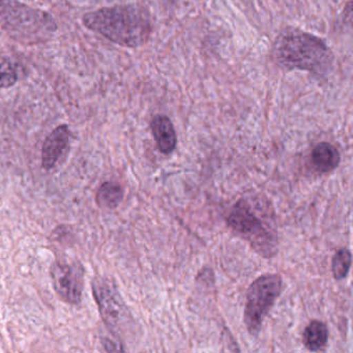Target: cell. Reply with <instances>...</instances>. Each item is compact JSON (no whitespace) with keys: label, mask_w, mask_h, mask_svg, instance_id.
<instances>
[{"label":"cell","mask_w":353,"mask_h":353,"mask_svg":"<svg viewBox=\"0 0 353 353\" xmlns=\"http://www.w3.org/2000/svg\"><path fill=\"white\" fill-rule=\"evenodd\" d=\"M88 30L119 46L139 48L150 41L154 24L148 9L139 5L114 6L83 16Z\"/></svg>","instance_id":"obj_1"},{"label":"cell","mask_w":353,"mask_h":353,"mask_svg":"<svg viewBox=\"0 0 353 353\" xmlns=\"http://www.w3.org/2000/svg\"><path fill=\"white\" fill-rule=\"evenodd\" d=\"M274 55L279 65L289 70H303L325 76L334 63L327 45L317 37L299 30H285L276 38Z\"/></svg>","instance_id":"obj_2"},{"label":"cell","mask_w":353,"mask_h":353,"mask_svg":"<svg viewBox=\"0 0 353 353\" xmlns=\"http://www.w3.org/2000/svg\"><path fill=\"white\" fill-rule=\"evenodd\" d=\"M0 28L12 40L23 45L48 42L59 28L50 14L21 0H0Z\"/></svg>","instance_id":"obj_3"},{"label":"cell","mask_w":353,"mask_h":353,"mask_svg":"<svg viewBox=\"0 0 353 353\" xmlns=\"http://www.w3.org/2000/svg\"><path fill=\"white\" fill-rule=\"evenodd\" d=\"M229 227L249 241L259 255L272 258L278 253V233L272 221L247 198L235 203L227 218Z\"/></svg>","instance_id":"obj_4"},{"label":"cell","mask_w":353,"mask_h":353,"mask_svg":"<svg viewBox=\"0 0 353 353\" xmlns=\"http://www.w3.org/2000/svg\"><path fill=\"white\" fill-rule=\"evenodd\" d=\"M282 276L278 274H266L254 281L245 299L243 322L252 336H257L264 318L282 292Z\"/></svg>","instance_id":"obj_5"},{"label":"cell","mask_w":353,"mask_h":353,"mask_svg":"<svg viewBox=\"0 0 353 353\" xmlns=\"http://www.w3.org/2000/svg\"><path fill=\"white\" fill-rule=\"evenodd\" d=\"M53 288L59 299L70 305L81 303L84 288V268L78 261L59 260L50 270Z\"/></svg>","instance_id":"obj_6"},{"label":"cell","mask_w":353,"mask_h":353,"mask_svg":"<svg viewBox=\"0 0 353 353\" xmlns=\"http://www.w3.org/2000/svg\"><path fill=\"white\" fill-rule=\"evenodd\" d=\"M92 286L103 321L108 326L109 330L115 332L123 314V303L117 289L104 278L94 279Z\"/></svg>","instance_id":"obj_7"},{"label":"cell","mask_w":353,"mask_h":353,"mask_svg":"<svg viewBox=\"0 0 353 353\" xmlns=\"http://www.w3.org/2000/svg\"><path fill=\"white\" fill-rule=\"evenodd\" d=\"M70 144V129L67 125L55 128L45 140L42 148V166L46 170L54 168Z\"/></svg>","instance_id":"obj_8"},{"label":"cell","mask_w":353,"mask_h":353,"mask_svg":"<svg viewBox=\"0 0 353 353\" xmlns=\"http://www.w3.org/2000/svg\"><path fill=\"white\" fill-rule=\"evenodd\" d=\"M150 128L159 150L164 154H170L174 152L177 137L170 119L165 115H156L152 119Z\"/></svg>","instance_id":"obj_9"},{"label":"cell","mask_w":353,"mask_h":353,"mask_svg":"<svg viewBox=\"0 0 353 353\" xmlns=\"http://www.w3.org/2000/svg\"><path fill=\"white\" fill-rule=\"evenodd\" d=\"M341 157L332 144L322 142L312 150L311 161L314 168L321 173L334 171L340 164Z\"/></svg>","instance_id":"obj_10"},{"label":"cell","mask_w":353,"mask_h":353,"mask_svg":"<svg viewBox=\"0 0 353 353\" xmlns=\"http://www.w3.org/2000/svg\"><path fill=\"white\" fill-rule=\"evenodd\" d=\"M303 344L310 351L322 350L327 344L328 330L323 322L313 320L303 332Z\"/></svg>","instance_id":"obj_11"},{"label":"cell","mask_w":353,"mask_h":353,"mask_svg":"<svg viewBox=\"0 0 353 353\" xmlns=\"http://www.w3.org/2000/svg\"><path fill=\"white\" fill-rule=\"evenodd\" d=\"M123 187L114 181H106L99 188L97 193V203L100 208L114 210L123 199Z\"/></svg>","instance_id":"obj_12"},{"label":"cell","mask_w":353,"mask_h":353,"mask_svg":"<svg viewBox=\"0 0 353 353\" xmlns=\"http://www.w3.org/2000/svg\"><path fill=\"white\" fill-rule=\"evenodd\" d=\"M18 79V63L10 57H0V88H12Z\"/></svg>","instance_id":"obj_13"},{"label":"cell","mask_w":353,"mask_h":353,"mask_svg":"<svg viewBox=\"0 0 353 353\" xmlns=\"http://www.w3.org/2000/svg\"><path fill=\"white\" fill-rule=\"evenodd\" d=\"M352 262V255L348 249H341L334 254L332 261V270L336 280L346 278Z\"/></svg>","instance_id":"obj_14"}]
</instances>
